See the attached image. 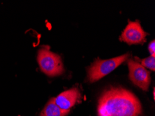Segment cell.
Here are the masks:
<instances>
[{
	"instance_id": "cell-4",
	"label": "cell",
	"mask_w": 155,
	"mask_h": 116,
	"mask_svg": "<svg viewBox=\"0 0 155 116\" xmlns=\"http://www.w3.org/2000/svg\"><path fill=\"white\" fill-rule=\"evenodd\" d=\"M127 64L129 67V77L131 82L144 91H148V88L151 82V77L149 71L133 59H129Z\"/></svg>"
},
{
	"instance_id": "cell-3",
	"label": "cell",
	"mask_w": 155,
	"mask_h": 116,
	"mask_svg": "<svg viewBox=\"0 0 155 116\" xmlns=\"http://www.w3.org/2000/svg\"><path fill=\"white\" fill-rule=\"evenodd\" d=\"M37 60L41 70L50 77L60 75L64 72L61 58L51 51L50 46H41L38 51Z\"/></svg>"
},
{
	"instance_id": "cell-1",
	"label": "cell",
	"mask_w": 155,
	"mask_h": 116,
	"mask_svg": "<svg viewBox=\"0 0 155 116\" xmlns=\"http://www.w3.org/2000/svg\"><path fill=\"white\" fill-rule=\"evenodd\" d=\"M140 101L134 93L122 87H110L98 101V116H139Z\"/></svg>"
},
{
	"instance_id": "cell-6",
	"label": "cell",
	"mask_w": 155,
	"mask_h": 116,
	"mask_svg": "<svg viewBox=\"0 0 155 116\" xmlns=\"http://www.w3.org/2000/svg\"><path fill=\"white\" fill-rule=\"evenodd\" d=\"M80 98L81 93L79 88L73 87L59 94L54 99L56 104L61 109L70 111V108L79 102Z\"/></svg>"
},
{
	"instance_id": "cell-10",
	"label": "cell",
	"mask_w": 155,
	"mask_h": 116,
	"mask_svg": "<svg viewBox=\"0 0 155 116\" xmlns=\"http://www.w3.org/2000/svg\"><path fill=\"white\" fill-rule=\"evenodd\" d=\"M19 116H20V115H19Z\"/></svg>"
},
{
	"instance_id": "cell-2",
	"label": "cell",
	"mask_w": 155,
	"mask_h": 116,
	"mask_svg": "<svg viewBox=\"0 0 155 116\" xmlns=\"http://www.w3.org/2000/svg\"><path fill=\"white\" fill-rule=\"evenodd\" d=\"M130 56V53H127L107 60L96 58L87 69L86 81L93 83L98 81L118 68V66L128 59Z\"/></svg>"
},
{
	"instance_id": "cell-9",
	"label": "cell",
	"mask_w": 155,
	"mask_h": 116,
	"mask_svg": "<svg viewBox=\"0 0 155 116\" xmlns=\"http://www.w3.org/2000/svg\"><path fill=\"white\" fill-rule=\"evenodd\" d=\"M148 49L151 56H154L155 54V42L153 41H151V42L148 45Z\"/></svg>"
},
{
	"instance_id": "cell-7",
	"label": "cell",
	"mask_w": 155,
	"mask_h": 116,
	"mask_svg": "<svg viewBox=\"0 0 155 116\" xmlns=\"http://www.w3.org/2000/svg\"><path fill=\"white\" fill-rule=\"evenodd\" d=\"M69 112V111L61 109L56 104L54 98H51L45 106L40 116H65Z\"/></svg>"
},
{
	"instance_id": "cell-5",
	"label": "cell",
	"mask_w": 155,
	"mask_h": 116,
	"mask_svg": "<svg viewBox=\"0 0 155 116\" xmlns=\"http://www.w3.org/2000/svg\"><path fill=\"white\" fill-rule=\"evenodd\" d=\"M147 35L148 34L143 30L139 20L131 22L128 20V25L123 30L119 39L129 45L143 44L146 41Z\"/></svg>"
},
{
	"instance_id": "cell-8",
	"label": "cell",
	"mask_w": 155,
	"mask_h": 116,
	"mask_svg": "<svg viewBox=\"0 0 155 116\" xmlns=\"http://www.w3.org/2000/svg\"><path fill=\"white\" fill-rule=\"evenodd\" d=\"M135 60L137 61V62L139 63L140 65L145 68H148L152 71L155 70V56H148L147 58L140 59L137 56L135 57Z\"/></svg>"
}]
</instances>
